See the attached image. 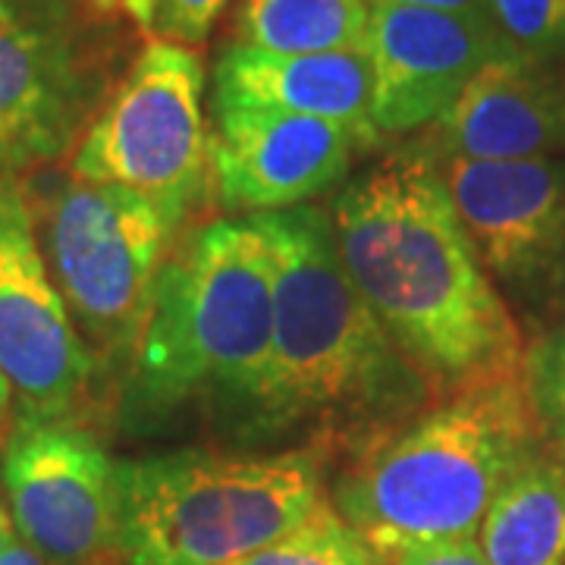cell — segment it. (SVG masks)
Here are the masks:
<instances>
[{
	"label": "cell",
	"instance_id": "6da1fadb",
	"mask_svg": "<svg viewBox=\"0 0 565 565\" xmlns=\"http://www.w3.org/2000/svg\"><path fill=\"white\" fill-rule=\"evenodd\" d=\"M330 217L345 274L434 399L522 377L525 337L424 145L345 182Z\"/></svg>",
	"mask_w": 565,
	"mask_h": 565
},
{
	"label": "cell",
	"instance_id": "7a4b0ae2",
	"mask_svg": "<svg viewBox=\"0 0 565 565\" xmlns=\"http://www.w3.org/2000/svg\"><path fill=\"white\" fill-rule=\"evenodd\" d=\"M274 252V352L252 430L305 434L311 452H364L434 399L345 274L330 211L255 214Z\"/></svg>",
	"mask_w": 565,
	"mask_h": 565
},
{
	"label": "cell",
	"instance_id": "3957f363",
	"mask_svg": "<svg viewBox=\"0 0 565 565\" xmlns=\"http://www.w3.org/2000/svg\"><path fill=\"white\" fill-rule=\"evenodd\" d=\"M537 434L522 377L459 390L352 456L333 509L384 565L418 546L475 541Z\"/></svg>",
	"mask_w": 565,
	"mask_h": 565
},
{
	"label": "cell",
	"instance_id": "277c9868",
	"mask_svg": "<svg viewBox=\"0 0 565 565\" xmlns=\"http://www.w3.org/2000/svg\"><path fill=\"white\" fill-rule=\"evenodd\" d=\"M274 252L255 217L192 230L167 255L141 330L136 393L151 408L207 403L258 418L274 352Z\"/></svg>",
	"mask_w": 565,
	"mask_h": 565
},
{
	"label": "cell",
	"instance_id": "5b68a950",
	"mask_svg": "<svg viewBox=\"0 0 565 565\" xmlns=\"http://www.w3.org/2000/svg\"><path fill=\"white\" fill-rule=\"evenodd\" d=\"M327 503L321 456L173 452L117 462V541L129 565H226Z\"/></svg>",
	"mask_w": 565,
	"mask_h": 565
},
{
	"label": "cell",
	"instance_id": "8992f818",
	"mask_svg": "<svg viewBox=\"0 0 565 565\" xmlns=\"http://www.w3.org/2000/svg\"><path fill=\"white\" fill-rule=\"evenodd\" d=\"M120 0H0V180L76 151L122 79Z\"/></svg>",
	"mask_w": 565,
	"mask_h": 565
},
{
	"label": "cell",
	"instance_id": "52a82bcc",
	"mask_svg": "<svg viewBox=\"0 0 565 565\" xmlns=\"http://www.w3.org/2000/svg\"><path fill=\"white\" fill-rule=\"evenodd\" d=\"M32 217L47 270L92 355L132 359L177 230L139 192L79 177Z\"/></svg>",
	"mask_w": 565,
	"mask_h": 565
},
{
	"label": "cell",
	"instance_id": "ba28073f",
	"mask_svg": "<svg viewBox=\"0 0 565 565\" xmlns=\"http://www.w3.org/2000/svg\"><path fill=\"white\" fill-rule=\"evenodd\" d=\"M202 98V57L182 44L145 41L76 145L73 177L139 192L180 230L211 192Z\"/></svg>",
	"mask_w": 565,
	"mask_h": 565
},
{
	"label": "cell",
	"instance_id": "9c48e42d",
	"mask_svg": "<svg viewBox=\"0 0 565 565\" xmlns=\"http://www.w3.org/2000/svg\"><path fill=\"white\" fill-rule=\"evenodd\" d=\"M0 377L13 424L70 422L95 377V355L47 270L17 180H0Z\"/></svg>",
	"mask_w": 565,
	"mask_h": 565
},
{
	"label": "cell",
	"instance_id": "30bf717a",
	"mask_svg": "<svg viewBox=\"0 0 565 565\" xmlns=\"http://www.w3.org/2000/svg\"><path fill=\"white\" fill-rule=\"evenodd\" d=\"M0 481L22 541L51 565H104L120 556L117 462L73 422L13 424Z\"/></svg>",
	"mask_w": 565,
	"mask_h": 565
},
{
	"label": "cell",
	"instance_id": "8fae6325",
	"mask_svg": "<svg viewBox=\"0 0 565 565\" xmlns=\"http://www.w3.org/2000/svg\"><path fill=\"white\" fill-rule=\"evenodd\" d=\"M468 239L519 302L550 305L565 292V161L437 158Z\"/></svg>",
	"mask_w": 565,
	"mask_h": 565
},
{
	"label": "cell",
	"instance_id": "7c38bea8",
	"mask_svg": "<svg viewBox=\"0 0 565 565\" xmlns=\"http://www.w3.org/2000/svg\"><path fill=\"white\" fill-rule=\"evenodd\" d=\"M362 51L381 139L434 126L487 63L515 54L490 17L390 3H371Z\"/></svg>",
	"mask_w": 565,
	"mask_h": 565
},
{
	"label": "cell",
	"instance_id": "4fadbf2b",
	"mask_svg": "<svg viewBox=\"0 0 565 565\" xmlns=\"http://www.w3.org/2000/svg\"><path fill=\"white\" fill-rule=\"evenodd\" d=\"M371 145L333 120L214 107L211 192L230 214H274L308 204L345 180L359 151Z\"/></svg>",
	"mask_w": 565,
	"mask_h": 565
},
{
	"label": "cell",
	"instance_id": "5bb4252c",
	"mask_svg": "<svg viewBox=\"0 0 565 565\" xmlns=\"http://www.w3.org/2000/svg\"><path fill=\"white\" fill-rule=\"evenodd\" d=\"M434 158L527 161L565 151V70L509 54L487 63L434 126Z\"/></svg>",
	"mask_w": 565,
	"mask_h": 565
},
{
	"label": "cell",
	"instance_id": "9a60e30c",
	"mask_svg": "<svg viewBox=\"0 0 565 565\" xmlns=\"http://www.w3.org/2000/svg\"><path fill=\"white\" fill-rule=\"evenodd\" d=\"M214 107L318 117L359 132L371 148L381 141L371 120V63L362 47L270 54L230 44L214 70Z\"/></svg>",
	"mask_w": 565,
	"mask_h": 565
},
{
	"label": "cell",
	"instance_id": "2e32d148",
	"mask_svg": "<svg viewBox=\"0 0 565 565\" xmlns=\"http://www.w3.org/2000/svg\"><path fill=\"white\" fill-rule=\"evenodd\" d=\"M478 546L490 565H565V478L531 452L487 509Z\"/></svg>",
	"mask_w": 565,
	"mask_h": 565
},
{
	"label": "cell",
	"instance_id": "e0dca14e",
	"mask_svg": "<svg viewBox=\"0 0 565 565\" xmlns=\"http://www.w3.org/2000/svg\"><path fill=\"white\" fill-rule=\"evenodd\" d=\"M367 0H243L233 20V44L270 54H323L362 47Z\"/></svg>",
	"mask_w": 565,
	"mask_h": 565
},
{
	"label": "cell",
	"instance_id": "ac0fdd59",
	"mask_svg": "<svg viewBox=\"0 0 565 565\" xmlns=\"http://www.w3.org/2000/svg\"><path fill=\"white\" fill-rule=\"evenodd\" d=\"M226 565H384L364 537L323 503L308 522Z\"/></svg>",
	"mask_w": 565,
	"mask_h": 565
},
{
	"label": "cell",
	"instance_id": "d6986e66",
	"mask_svg": "<svg viewBox=\"0 0 565 565\" xmlns=\"http://www.w3.org/2000/svg\"><path fill=\"white\" fill-rule=\"evenodd\" d=\"M505 44L537 63L565 61V0H487Z\"/></svg>",
	"mask_w": 565,
	"mask_h": 565
},
{
	"label": "cell",
	"instance_id": "ffe728a7",
	"mask_svg": "<svg viewBox=\"0 0 565 565\" xmlns=\"http://www.w3.org/2000/svg\"><path fill=\"white\" fill-rule=\"evenodd\" d=\"M136 32L148 41L199 47L211 39L233 0H120Z\"/></svg>",
	"mask_w": 565,
	"mask_h": 565
},
{
	"label": "cell",
	"instance_id": "44dd1931",
	"mask_svg": "<svg viewBox=\"0 0 565 565\" xmlns=\"http://www.w3.org/2000/svg\"><path fill=\"white\" fill-rule=\"evenodd\" d=\"M522 381L541 434L565 437V327L527 349Z\"/></svg>",
	"mask_w": 565,
	"mask_h": 565
},
{
	"label": "cell",
	"instance_id": "7402d4cb",
	"mask_svg": "<svg viewBox=\"0 0 565 565\" xmlns=\"http://www.w3.org/2000/svg\"><path fill=\"white\" fill-rule=\"evenodd\" d=\"M390 565H490L475 541H446V544H430L408 550L399 559Z\"/></svg>",
	"mask_w": 565,
	"mask_h": 565
},
{
	"label": "cell",
	"instance_id": "603a6c76",
	"mask_svg": "<svg viewBox=\"0 0 565 565\" xmlns=\"http://www.w3.org/2000/svg\"><path fill=\"white\" fill-rule=\"evenodd\" d=\"M367 3H390V7H422V10H444V13L490 17V13H487V0H367Z\"/></svg>",
	"mask_w": 565,
	"mask_h": 565
},
{
	"label": "cell",
	"instance_id": "cb8c5ba5",
	"mask_svg": "<svg viewBox=\"0 0 565 565\" xmlns=\"http://www.w3.org/2000/svg\"><path fill=\"white\" fill-rule=\"evenodd\" d=\"M0 565H51L41 553H35L25 541H13L7 546V553L0 556Z\"/></svg>",
	"mask_w": 565,
	"mask_h": 565
},
{
	"label": "cell",
	"instance_id": "d4e9b609",
	"mask_svg": "<svg viewBox=\"0 0 565 565\" xmlns=\"http://www.w3.org/2000/svg\"><path fill=\"white\" fill-rule=\"evenodd\" d=\"M17 541V525H13V515L10 509L0 503V556L7 553V546Z\"/></svg>",
	"mask_w": 565,
	"mask_h": 565
},
{
	"label": "cell",
	"instance_id": "484cf974",
	"mask_svg": "<svg viewBox=\"0 0 565 565\" xmlns=\"http://www.w3.org/2000/svg\"><path fill=\"white\" fill-rule=\"evenodd\" d=\"M10 422H13V396H10V386H7V381L0 377V430H3Z\"/></svg>",
	"mask_w": 565,
	"mask_h": 565
},
{
	"label": "cell",
	"instance_id": "4316f807",
	"mask_svg": "<svg viewBox=\"0 0 565 565\" xmlns=\"http://www.w3.org/2000/svg\"><path fill=\"white\" fill-rule=\"evenodd\" d=\"M553 462L559 465V471H563V478H565V437H556V446H553Z\"/></svg>",
	"mask_w": 565,
	"mask_h": 565
},
{
	"label": "cell",
	"instance_id": "83f0119b",
	"mask_svg": "<svg viewBox=\"0 0 565 565\" xmlns=\"http://www.w3.org/2000/svg\"><path fill=\"white\" fill-rule=\"evenodd\" d=\"M0 462H3V437H0Z\"/></svg>",
	"mask_w": 565,
	"mask_h": 565
}]
</instances>
